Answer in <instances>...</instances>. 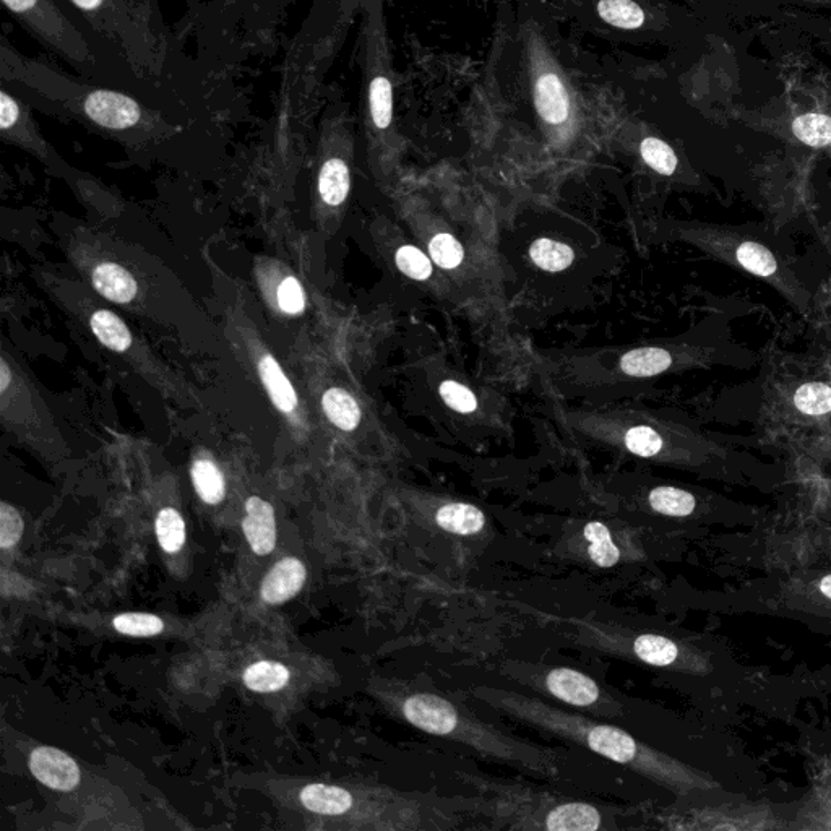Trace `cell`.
I'll list each match as a JSON object with an SVG mask.
<instances>
[{
    "label": "cell",
    "mask_w": 831,
    "mask_h": 831,
    "mask_svg": "<svg viewBox=\"0 0 831 831\" xmlns=\"http://www.w3.org/2000/svg\"><path fill=\"white\" fill-rule=\"evenodd\" d=\"M582 637L586 638L590 645L596 646L601 651H608L614 655H632L633 658L642 663L656 666V668H668L676 663L679 658V646L672 642L671 638L655 633H640L635 637H624L621 630L606 629L601 625L585 624L582 622Z\"/></svg>",
    "instance_id": "9"
},
{
    "label": "cell",
    "mask_w": 831,
    "mask_h": 831,
    "mask_svg": "<svg viewBox=\"0 0 831 831\" xmlns=\"http://www.w3.org/2000/svg\"><path fill=\"white\" fill-rule=\"evenodd\" d=\"M583 538L588 544V557L599 569H611L621 560V549L614 543L611 531L601 521H590L583 528Z\"/></svg>",
    "instance_id": "21"
},
{
    "label": "cell",
    "mask_w": 831,
    "mask_h": 831,
    "mask_svg": "<svg viewBox=\"0 0 831 831\" xmlns=\"http://www.w3.org/2000/svg\"><path fill=\"white\" fill-rule=\"evenodd\" d=\"M156 536L169 554L179 552L186 543V521L176 509H163L156 518Z\"/></svg>",
    "instance_id": "30"
},
{
    "label": "cell",
    "mask_w": 831,
    "mask_h": 831,
    "mask_svg": "<svg viewBox=\"0 0 831 831\" xmlns=\"http://www.w3.org/2000/svg\"><path fill=\"white\" fill-rule=\"evenodd\" d=\"M195 491L205 504H220L226 492V483L220 468L211 460H197L192 466Z\"/></svg>",
    "instance_id": "26"
},
{
    "label": "cell",
    "mask_w": 831,
    "mask_h": 831,
    "mask_svg": "<svg viewBox=\"0 0 831 831\" xmlns=\"http://www.w3.org/2000/svg\"><path fill=\"white\" fill-rule=\"evenodd\" d=\"M440 398L448 408L461 414H470L478 410V398L466 385L455 380H445L439 387Z\"/></svg>",
    "instance_id": "35"
},
{
    "label": "cell",
    "mask_w": 831,
    "mask_h": 831,
    "mask_svg": "<svg viewBox=\"0 0 831 831\" xmlns=\"http://www.w3.org/2000/svg\"><path fill=\"white\" fill-rule=\"evenodd\" d=\"M289 682V671L283 664L275 661H260L247 668L244 672V684L252 692L268 694L278 692Z\"/></svg>",
    "instance_id": "25"
},
{
    "label": "cell",
    "mask_w": 831,
    "mask_h": 831,
    "mask_svg": "<svg viewBox=\"0 0 831 831\" xmlns=\"http://www.w3.org/2000/svg\"><path fill=\"white\" fill-rule=\"evenodd\" d=\"M30 770L39 783L57 791H72L80 783V770L74 758L54 747L36 749L31 754Z\"/></svg>",
    "instance_id": "10"
},
{
    "label": "cell",
    "mask_w": 831,
    "mask_h": 831,
    "mask_svg": "<svg viewBox=\"0 0 831 831\" xmlns=\"http://www.w3.org/2000/svg\"><path fill=\"white\" fill-rule=\"evenodd\" d=\"M429 257L437 267L455 270L465 260V249L452 234H435L429 242Z\"/></svg>",
    "instance_id": "32"
},
{
    "label": "cell",
    "mask_w": 831,
    "mask_h": 831,
    "mask_svg": "<svg viewBox=\"0 0 831 831\" xmlns=\"http://www.w3.org/2000/svg\"><path fill=\"white\" fill-rule=\"evenodd\" d=\"M640 155L646 166H650L655 173L661 176H674L679 166L676 151L669 147L668 143L656 137H646L640 143Z\"/></svg>",
    "instance_id": "31"
},
{
    "label": "cell",
    "mask_w": 831,
    "mask_h": 831,
    "mask_svg": "<svg viewBox=\"0 0 831 831\" xmlns=\"http://www.w3.org/2000/svg\"><path fill=\"white\" fill-rule=\"evenodd\" d=\"M395 263L403 275L416 281L429 280L434 273L431 257L418 247L401 246L395 254Z\"/></svg>",
    "instance_id": "33"
},
{
    "label": "cell",
    "mask_w": 831,
    "mask_h": 831,
    "mask_svg": "<svg viewBox=\"0 0 831 831\" xmlns=\"http://www.w3.org/2000/svg\"><path fill=\"white\" fill-rule=\"evenodd\" d=\"M322 408L333 426L341 431L353 432L361 422L362 414L358 401L343 388H328L327 392L323 393Z\"/></svg>",
    "instance_id": "20"
},
{
    "label": "cell",
    "mask_w": 831,
    "mask_h": 831,
    "mask_svg": "<svg viewBox=\"0 0 831 831\" xmlns=\"http://www.w3.org/2000/svg\"><path fill=\"white\" fill-rule=\"evenodd\" d=\"M385 700L403 721L419 731L460 742L484 757L517 765L538 775L556 776L559 773L554 750L507 736L442 695L411 689L410 685L403 684L387 687Z\"/></svg>",
    "instance_id": "1"
},
{
    "label": "cell",
    "mask_w": 831,
    "mask_h": 831,
    "mask_svg": "<svg viewBox=\"0 0 831 831\" xmlns=\"http://www.w3.org/2000/svg\"><path fill=\"white\" fill-rule=\"evenodd\" d=\"M763 400L770 429H831V364L784 367L765 382Z\"/></svg>",
    "instance_id": "4"
},
{
    "label": "cell",
    "mask_w": 831,
    "mask_h": 831,
    "mask_svg": "<svg viewBox=\"0 0 831 831\" xmlns=\"http://www.w3.org/2000/svg\"><path fill=\"white\" fill-rule=\"evenodd\" d=\"M500 793L525 804L523 809H512L497 815L500 819H512L509 827L547 831H598L604 827L601 810L588 802L556 801L551 797L541 799L539 794L518 793L515 789L500 786Z\"/></svg>",
    "instance_id": "7"
},
{
    "label": "cell",
    "mask_w": 831,
    "mask_h": 831,
    "mask_svg": "<svg viewBox=\"0 0 831 831\" xmlns=\"http://www.w3.org/2000/svg\"><path fill=\"white\" fill-rule=\"evenodd\" d=\"M531 88L534 106L546 127L564 130L573 119V104L569 88L557 69L556 62L547 54L543 44L531 39L530 46Z\"/></svg>",
    "instance_id": "8"
},
{
    "label": "cell",
    "mask_w": 831,
    "mask_h": 831,
    "mask_svg": "<svg viewBox=\"0 0 831 831\" xmlns=\"http://www.w3.org/2000/svg\"><path fill=\"white\" fill-rule=\"evenodd\" d=\"M320 199L330 207H340L348 199L351 190V169L343 156H328L319 171Z\"/></svg>",
    "instance_id": "15"
},
{
    "label": "cell",
    "mask_w": 831,
    "mask_h": 831,
    "mask_svg": "<svg viewBox=\"0 0 831 831\" xmlns=\"http://www.w3.org/2000/svg\"><path fill=\"white\" fill-rule=\"evenodd\" d=\"M301 801L307 809L320 815H345L354 807L353 794L328 784H309L302 789Z\"/></svg>",
    "instance_id": "19"
},
{
    "label": "cell",
    "mask_w": 831,
    "mask_h": 831,
    "mask_svg": "<svg viewBox=\"0 0 831 831\" xmlns=\"http://www.w3.org/2000/svg\"><path fill=\"white\" fill-rule=\"evenodd\" d=\"M259 372L273 405L283 414H294L298 408V393L276 359L270 354H265L260 359Z\"/></svg>",
    "instance_id": "17"
},
{
    "label": "cell",
    "mask_w": 831,
    "mask_h": 831,
    "mask_svg": "<svg viewBox=\"0 0 831 831\" xmlns=\"http://www.w3.org/2000/svg\"><path fill=\"white\" fill-rule=\"evenodd\" d=\"M114 629L130 637H153L163 632L164 624L160 617L143 612H127L114 619Z\"/></svg>",
    "instance_id": "34"
},
{
    "label": "cell",
    "mask_w": 831,
    "mask_h": 831,
    "mask_svg": "<svg viewBox=\"0 0 831 831\" xmlns=\"http://www.w3.org/2000/svg\"><path fill=\"white\" fill-rule=\"evenodd\" d=\"M624 445L635 457L656 458L664 452L666 439L655 427L640 424L625 432Z\"/></svg>",
    "instance_id": "29"
},
{
    "label": "cell",
    "mask_w": 831,
    "mask_h": 831,
    "mask_svg": "<svg viewBox=\"0 0 831 831\" xmlns=\"http://www.w3.org/2000/svg\"><path fill=\"white\" fill-rule=\"evenodd\" d=\"M505 671L521 684L544 692L570 707L590 710L601 716H622V703L604 690L593 677L570 668H538L533 664L510 663Z\"/></svg>",
    "instance_id": "5"
},
{
    "label": "cell",
    "mask_w": 831,
    "mask_h": 831,
    "mask_svg": "<svg viewBox=\"0 0 831 831\" xmlns=\"http://www.w3.org/2000/svg\"><path fill=\"white\" fill-rule=\"evenodd\" d=\"M793 135L810 148H827L831 145V117L819 112H809L796 117Z\"/></svg>",
    "instance_id": "27"
},
{
    "label": "cell",
    "mask_w": 831,
    "mask_h": 831,
    "mask_svg": "<svg viewBox=\"0 0 831 831\" xmlns=\"http://www.w3.org/2000/svg\"><path fill=\"white\" fill-rule=\"evenodd\" d=\"M820 590H822L823 595L831 599V575L823 578L822 582H820Z\"/></svg>",
    "instance_id": "39"
},
{
    "label": "cell",
    "mask_w": 831,
    "mask_h": 831,
    "mask_svg": "<svg viewBox=\"0 0 831 831\" xmlns=\"http://www.w3.org/2000/svg\"><path fill=\"white\" fill-rule=\"evenodd\" d=\"M72 2L103 35L114 41L121 38L122 46L130 49L127 30L132 25L125 20L124 15H121V5L117 4L116 0H72Z\"/></svg>",
    "instance_id": "13"
},
{
    "label": "cell",
    "mask_w": 831,
    "mask_h": 831,
    "mask_svg": "<svg viewBox=\"0 0 831 831\" xmlns=\"http://www.w3.org/2000/svg\"><path fill=\"white\" fill-rule=\"evenodd\" d=\"M276 301L281 311L288 315H299L306 309V293L294 276L281 281L276 291Z\"/></svg>",
    "instance_id": "36"
},
{
    "label": "cell",
    "mask_w": 831,
    "mask_h": 831,
    "mask_svg": "<svg viewBox=\"0 0 831 831\" xmlns=\"http://www.w3.org/2000/svg\"><path fill=\"white\" fill-rule=\"evenodd\" d=\"M307 570L301 560L288 557L278 562L262 583V598L268 604L286 603L306 583Z\"/></svg>",
    "instance_id": "12"
},
{
    "label": "cell",
    "mask_w": 831,
    "mask_h": 831,
    "mask_svg": "<svg viewBox=\"0 0 831 831\" xmlns=\"http://www.w3.org/2000/svg\"><path fill=\"white\" fill-rule=\"evenodd\" d=\"M242 530L252 551L257 556H268L276 544L275 510L272 505L260 497H250L246 502V518L242 521Z\"/></svg>",
    "instance_id": "11"
},
{
    "label": "cell",
    "mask_w": 831,
    "mask_h": 831,
    "mask_svg": "<svg viewBox=\"0 0 831 831\" xmlns=\"http://www.w3.org/2000/svg\"><path fill=\"white\" fill-rule=\"evenodd\" d=\"M23 528L20 513L9 504L0 505V547L9 549L15 546L22 538Z\"/></svg>",
    "instance_id": "37"
},
{
    "label": "cell",
    "mask_w": 831,
    "mask_h": 831,
    "mask_svg": "<svg viewBox=\"0 0 831 831\" xmlns=\"http://www.w3.org/2000/svg\"><path fill=\"white\" fill-rule=\"evenodd\" d=\"M651 509L666 517H689L697 507L694 494L679 487H656L648 496Z\"/></svg>",
    "instance_id": "24"
},
{
    "label": "cell",
    "mask_w": 831,
    "mask_h": 831,
    "mask_svg": "<svg viewBox=\"0 0 831 831\" xmlns=\"http://www.w3.org/2000/svg\"><path fill=\"white\" fill-rule=\"evenodd\" d=\"M18 22L43 41L49 49L61 54L70 64L82 70H96L98 59L82 31L59 9L54 0H2Z\"/></svg>",
    "instance_id": "6"
},
{
    "label": "cell",
    "mask_w": 831,
    "mask_h": 831,
    "mask_svg": "<svg viewBox=\"0 0 831 831\" xmlns=\"http://www.w3.org/2000/svg\"><path fill=\"white\" fill-rule=\"evenodd\" d=\"M682 237L729 267L767 281L801 314L812 311V294L794 268L775 249L745 228L718 224H687Z\"/></svg>",
    "instance_id": "3"
},
{
    "label": "cell",
    "mask_w": 831,
    "mask_h": 831,
    "mask_svg": "<svg viewBox=\"0 0 831 831\" xmlns=\"http://www.w3.org/2000/svg\"><path fill=\"white\" fill-rule=\"evenodd\" d=\"M91 280L103 298L116 304H129L138 293L137 280L117 263H101L95 268Z\"/></svg>",
    "instance_id": "14"
},
{
    "label": "cell",
    "mask_w": 831,
    "mask_h": 831,
    "mask_svg": "<svg viewBox=\"0 0 831 831\" xmlns=\"http://www.w3.org/2000/svg\"><path fill=\"white\" fill-rule=\"evenodd\" d=\"M599 17L621 30H637L645 23V12L633 0H599Z\"/></svg>",
    "instance_id": "28"
},
{
    "label": "cell",
    "mask_w": 831,
    "mask_h": 831,
    "mask_svg": "<svg viewBox=\"0 0 831 831\" xmlns=\"http://www.w3.org/2000/svg\"><path fill=\"white\" fill-rule=\"evenodd\" d=\"M435 523L440 530L457 536H471L484 530L486 515L476 505L466 502H448L435 512Z\"/></svg>",
    "instance_id": "16"
},
{
    "label": "cell",
    "mask_w": 831,
    "mask_h": 831,
    "mask_svg": "<svg viewBox=\"0 0 831 831\" xmlns=\"http://www.w3.org/2000/svg\"><path fill=\"white\" fill-rule=\"evenodd\" d=\"M530 259L544 272H564L575 260V252L569 244L541 237L531 244Z\"/></svg>",
    "instance_id": "23"
},
{
    "label": "cell",
    "mask_w": 831,
    "mask_h": 831,
    "mask_svg": "<svg viewBox=\"0 0 831 831\" xmlns=\"http://www.w3.org/2000/svg\"><path fill=\"white\" fill-rule=\"evenodd\" d=\"M91 332L101 345L114 353H125L132 346V333L119 315L111 311H96L90 319Z\"/></svg>",
    "instance_id": "22"
},
{
    "label": "cell",
    "mask_w": 831,
    "mask_h": 831,
    "mask_svg": "<svg viewBox=\"0 0 831 831\" xmlns=\"http://www.w3.org/2000/svg\"><path fill=\"white\" fill-rule=\"evenodd\" d=\"M674 354L658 346L632 349L621 359V371L630 377L646 379L663 374L674 366Z\"/></svg>",
    "instance_id": "18"
},
{
    "label": "cell",
    "mask_w": 831,
    "mask_h": 831,
    "mask_svg": "<svg viewBox=\"0 0 831 831\" xmlns=\"http://www.w3.org/2000/svg\"><path fill=\"white\" fill-rule=\"evenodd\" d=\"M2 77L4 82L30 90L56 111L72 112L109 132H127L150 121L151 109L129 95L74 82L46 64L25 59L7 44L2 49Z\"/></svg>",
    "instance_id": "2"
},
{
    "label": "cell",
    "mask_w": 831,
    "mask_h": 831,
    "mask_svg": "<svg viewBox=\"0 0 831 831\" xmlns=\"http://www.w3.org/2000/svg\"><path fill=\"white\" fill-rule=\"evenodd\" d=\"M10 380H12V374H10L9 364H7L5 359H2V362H0V393H2V395L7 392Z\"/></svg>",
    "instance_id": "38"
}]
</instances>
